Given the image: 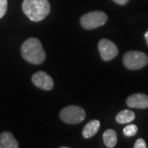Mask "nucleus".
Instances as JSON below:
<instances>
[{
    "label": "nucleus",
    "instance_id": "obj_13",
    "mask_svg": "<svg viewBox=\"0 0 148 148\" xmlns=\"http://www.w3.org/2000/svg\"><path fill=\"white\" fill-rule=\"evenodd\" d=\"M138 127L135 124H129L123 128V132L126 137H133L138 132Z\"/></svg>",
    "mask_w": 148,
    "mask_h": 148
},
{
    "label": "nucleus",
    "instance_id": "obj_11",
    "mask_svg": "<svg viewBox=\"0 0 148 148\" xmlns=\"http://www.w3.org/2000/svg\"><path fill=\"white\" fill-rule=\"evenodd\" d=\"M117 123L120 124H126L129 123L134 120L135 119V114L132 110H124L120 111L116 115Z\"/></svg>",
    "mask_w": 148,
    "mask_h": 148
},
{
    "label": "nucleus",
    "instance_id": "obj_6",
    "mask_svg": "<svg viewBox=\"0 0 148 148\" xmlns=\"http://www.w3.org/2000/svg\"><path fill=\"white\" fill-rule=\"evenodd\" d=\"M98 49L101 58L104 61H110L115 58L119 53L116 45L108 39L101 40L98 45Z\"/></svg>",
    "mask_w": 148,
    "mask_h": 148
},
{
    "label": "nucleus",
    "instance_id": "obj_4",
    "mask_svg": "<svg viewBox=\"0 0 148 148\" xmlns=\"http://www.w3.org/2000/svg\"><path fill=\"white\" fill-rule=\"evenodd\" d=\"M123 64L130 70H138L148 64L147 55L141 51H128L123 55Z\"/></svg>",
    "mask_w": 148,
    "mask_h": 148
},
{
    "label": "nucleus",
    "instance_id": "obj_10",
    "mask_svg": "<svg viewBox=\"0 0 148 148\" xmlns=\"http://www.w3.org/2000/svg\"><path fill=\"white\" fill-rule=\"evenodd\" d=\"M101 127V122L99 120H91L83 128L82 130V137L86 139L92 138L98 132Z\"/></svg>",
    "mask_w": 148,
    "mask_h": 148
},
{
    "label": "nucleus",
    "instance_id": "obj_1",
    "mask_svg": "<svg viewBox=\"0 0 148 148\" xmlns=\"http://www.w3.org/2000/svg\"><path fill=\"white\" fill-rule=\"evenodd\" d=\"M22 58L32 64H41L45 60L46 54L41 42L37 38H29L21 47Z\"/></svg>",
    "mask_w": 148,
    "mask_h": 148
},
{
    "label": "nucleus",
    "instance_id": "obj_14",
    "mask_svg": "<svg viewBox=\"0 0 148 148\" xmlns=\"http://www.w3.org/2000/svg\"><path fill=\"white\" fill-rule=\"evenodd\" d=\"M8 10V0H0V19L3 17Z\"/></svg>",
    "mask_w": 148,
    "mask_h": 148
},
{
    "label": "nucleus",
    "instance_id": "obj_9",
    "mask_svg": "<svg viewBox=\"0 0 148 148\" xmlns=\"http://www.w3.org/2000/svg\"><path fill=\"white\" fill-rule=\"evenodd\" d=\"M19 144L10 132H3L0 134V148H18Z\"/></svg>",
    "mask_w": 148,
    "mask_h": 148
},
{
    "label": "nucleus",
    "instance_id": "obj_5",
    "mask_svg": "<svg viewBox=\"0 0 148 148\" xmlns=\"http://www.w3.org/2000/svg\"><path fill=\"white\" fill-rule=\"evenodd\" d=\"M60 119L69 124H77L86 118V112L80 106H69L60 111Z\"/></svg>",
    "mask_w": 148,
    "mask_h": 148
},
{
    "label": "nucleus",
    "instance_id": "obj_17",
    "mask_svg": "<svg viewBox=\"0 0 148 148\" xmlns=\"http://www.w3.org/2000/svg\"><path fill=\"white\" fill-rule=\"evenodd\" d=\"M145 39H146V41H147V44L148 45V31L145 33Z\"/></svg>",
    "mask_w": 148,
    "mask_h": 148
},
{
    "label": "nucleus",
    "instance_id": "obj_2",
    "mask_svg": "<svg viewBox=\"0 0 148 148\" xmlns=\"http://www.w3.org/2000/svg\"><path fill=\"white\" fill-rule=\"evenodd\" d=\"M21 8L31 21L36 22L44 20L50 12L48 0H24Z\"/></svg>",
    "mask_w": 148,
    "mask_h": 148
},
{
    "label": "nucleus",
    "instance_id": "obj_3",
    "mask_svg": "<svg viewBox=\"0 0 148 148\" xmlns=\"http://www.w3.org/2000/svg\"><path fill=\"white\" fill-rule=\"evenodd\" d=\"M108 20V16L104 12L93 11L84 14L81 17V25L86 30H92L104 26Z\"/></svg>",
    "mask_w": 148,
    "mask_h": 148
},
{
    "label": "nucleus",
    "instance_id": "obj_16",
    "mask_svg": "<svg viewBox=\"0 0 148 148\" xmlns=\"http://www.w3.org/2000/svg\"><path fill=\"white\" fill-rule=\"evenodd\" d=\"M113 1L119 5H125L127 4L129 0H113Z\"/></svg>",
    "mask_w": 148,
    "mask_h": 148
},
{
    "label": "nucleus",
    "instance_id": "obj_7",
    "mask_svg": "<svg viewBox=\"0 0 148 148\" xmlns=\"http://www.w3.org/2000/svg\"><path fill=\"white\" fill-rule=\"evenodd\" d=\"M32 82L36 87L44 90H50L53 87L52 77L44 71H39L32 76Z\"/></svg>",
    "mask_w": 148,
    "mask_h": 148
},
{
    "label": "nucleus",
    "instance_id": "obj_15",
    "mask_svg": "<svg viewBox=\"0 0 148 148\" xmlns=\"http://www.w3.org/2000/svg\"><path fill=\"white\" fill-rule=\"evenodd\" d=\"M147 144L143 138H138L134 144V148H146Z\"/></svg>",
    "mask_w": 148,
    "mask_h": 148
},
{
    "label": "nucleus",
    "instance_id": "obj_12",
    "mask_svg": "<svg viewBox=\"0 0 148 148\" xmlns=\"http://www.w3.org/2000/svg\"><path fill=\"white\" fill-rule=\"evenodd\" d=\"M103 141L107 147H114L117 143V134L114 130L108 129L103 134Z\"/></svg>",
    "mask_w": 148,
    "mask_h": 148
},
{
    "label": "nucleus",
    "instance_id": "obj_8",
    "mask_svg": "<svg viewBox=\"0 0 148 148\" xmlns=\"http://www.w3.org/2000/svg\"><path fill=\"white\" fill-rule=\"evenodd\" d=\"M127 106L136 109L148 108V96L143 93H138L130 95L127 99Z\"/></svg>",
    "mask_w": 148,
    "mask_h": 148
}]
</instances>
